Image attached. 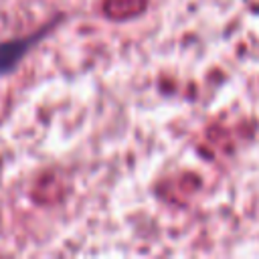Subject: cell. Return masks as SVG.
Masks as SVG:
<instances>
[{
    "label": "cell",
    "instance_id": "cell-1",
    "mask_svg": "<svg viewBox=\"0 0 259 259\" xmlns=\"http://www.w3.org/2000/svg\"><path fill=\"white\" fill-rule=\"evenodd\" d=\"M55 24H57V20L51 22V24H47L42 30H36V32L30 34V36L0 42V75H6V73H10L12 69H16V65L20 63V59L34 47V42H38L42 36H47L49 30H51Z\"/></svg>",
    "mask_w": 259,
    "mask_h": 259
}]
</instances>
